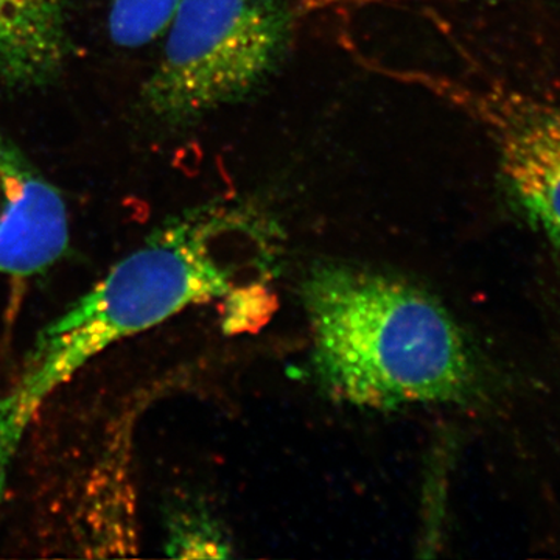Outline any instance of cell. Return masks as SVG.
<instances>
[{"instance_id":"cell-1","label":"cell","mask_w":560,"mask_h":560,"mask_svg":"<svg viewBox=\"0 0 560 560\" xmlns=\"http://www.w3.org/2000/svg\"><path fill=\"white\" fill-rule=\"evenodd\" d=\"M276 232L250 206L210 205L176 217L39 331L0 396V501L43 405L95 357L191 305L237 296V272L272 264Z\"/></svg>"},{"instance_id":"cell-2","label":"cell","mask_w":560,"mask_h":560,"mask_svg":"<svg viewBox=\"0 0 560 560\" xmlns=\"http://www.w3.org/2000/svg\"><path fill=\"white\" fill-rule=\"evenodd\" d=\"M313 368L335 399L370 410L470 404L485 364L429 291L386 272L320 261L302 283Z\"/></svg>"},{"instance_id":"cell-3","label":"cell","mask_w":560,"mask_h":560,"mask_svg":"<svg viewBox=\"0 0 560 560\" xmlns=\"http://www.w3.org/2000/svg\"><path fill=\"white\" fill-rule=\"evenodd\" d=\"M291 32L290 0H183L143 84L147 109L186 125L243 101L278 69Z\"/></svg>"},{"instance_id":"cell-4","label":"cell","mask_w":560,"mask_h":560,"mask_svg":"<svg viewBox=\"0 0 560 560\" xmlns=\"http://www.w3.org/2000/svg\"><path fill=\"white\" fill-rule=\"evenodd\" d=\"M504 186L530 226L560 249V98L497 90L480 98Z\"/></svg>"},{"instance_id":"cell-5","label":"cell","mask_w":560,"mask_h":560,"mask_svg":"<svg viewBox=\"0 0 560 560\" xmlns=\"http://www.w3.org/2000/svg\"><path fill=\"white\" fill-rule=\"evenodd\" d=\"M69 246L61 191L0 132V275L46 271Z\"/></svg>"},{"instance_id":"cell-6","label":"cell","mask_w":560,"mask_h":560,"mask_svg":"<svg viewBox=\"0 0 560 560\" xmlns=\"http://www.w3.org/2000/svg\"><path fill=\"white\" fill-rule=\"evenodd\" d=\"M68 54L66 0H0V81L16 88L49 84Z\"/></svg>"},{"instance_id":"cell-7","label":"cell","mask_w":560,"mask_h":560,"mask_svg":"<svg viewBox=\"0 0 560 560\" xmlns=\"http://www.w3.org/2000/svg\"><path fill=\"white\" fill-rule=\"evenodd\" d=\"M183 0H113L109 35L116 46L138 49L167 32Z\"/></svg>"},{"instance_id":"cell-8","label":"cell","mask_w":560,"mask_h":560,"mask_svg":"<svg viewBox=\"0 0 560 560\" xmlns=\"http://www.w3.org/2000/svg\"><path fill=\"white\" fill-rule=\"evenodd\" d=\"M167 550L175 558H228L230 545L208 517L183 514L173 518Z\"/></svg>"}]
</instances>
